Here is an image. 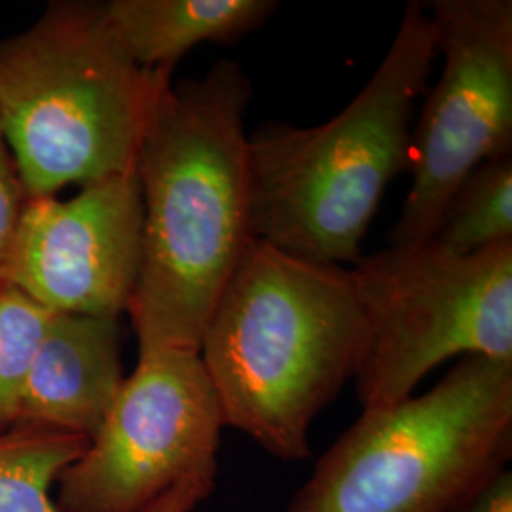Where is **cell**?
Returning a JSON list of instances; mask_svg holds the SVG:
<instances>
[{
	"instance_id": "6da1fadb",
	"label": "cell",
	"mask_w": 512,
	"mask_h": 512,
	"mask_svg": "<svg viewBox=\"0 0 512 512\" xmlns=\"http://www.w3.org/2000/svg\"><path fill=\"white\" fill-rule=\"evenodd\" d=\"M253 88L241 65L165 80L137 154L143 200L141 264L128 313L139 353L200 349L228 279L253 241L245 112Z\"/></svg>"
},
{
	"instance_id": "7a4b0ae2",
	"label": "cell",
	"mask_w": 512,
	"mask_h": 512,
	"mask_svg": "<svg viewBox=\"0 0 512 512\" xmlns=\"http://www.w3.org/2000/svg\"><path fill=\"white\" fill-rule=\"evenodd\" d=\"M365 317L349 268L253 239L200 342L224 427L285 461L311 454L317 414L353 380Z\"/></svg>"
},
{
	"instance_id": "3957f363",
	"label": "cell",
	"mask_w": 512,
	"mask_h": 512,
	"mask_svg": "<svg viewBox=\"0 0 512 512\" xmlns=\"http://www.w3.org/2000/svg\"><path fill=\"white\" fill-rule=\"evenodd\" d=\"M437 55L433 19L408 2L346 109L315 128H256L247 137L253 238L317 264H355L387 186L410 167L414 107Z\"/></svg>"
},
{
	"instance_id": "277c9868",
	"label": "cell",
	"mask_w": 512,
	"mask_h": 512,
	"mask_svg": "<svg viewBox=\"0 0 512 512\" xmlns=\"http://www.w3.org/2000/svg\"><path fill=\"white\" fill-rule=\"evenodd\" d=\"M169 78L129 57L103 4L57 2L2 40L0 128L27 200L133 171L152 101Z\"/></svg>"
},
{
	"instance_id": "5b68a950",
	"label": "cell",
	"mask_w": 512,
	"mask_h": 512,
	"mask_svg": "<svg viewBox=\"0 0 512 512\" xmlns=\"http://www.w3.org/2000/svg\"><path fill=\"white\" fill-rule=\"evenodd\" d=\"M512 456V361L463 357L403 403L365 408L287 512H465Z\"/></svg>"
},
{
	"instance_id": "8992f818",
	"label": "cell",
	"mask_w": 512,
	"mask_h": 512,
	"mask_svg": "<svg viewBox=\"0 0 512 512\" xmlns=\"http://www.w3.org/2000/svg\"><path fill=\"white\" fill-rule=\"evenodd\" d=\"M349 272L365 317L363 408L403 403L452 357L512 361V241L469 256L433 239L391 245Z\"/></svg>"
},
{
	"instance_id": "52a82bcc",
	"label": "cell",
	"mask_w": 512,
	"mask_h": 512,
	"mask_svg": "<svg viewBox=\"0 0 512 512\" xmlns=\"http://www.w3.org/2000/svg\"><path fill=\"white\" fill-rule=\"evenodd\" d=\"M224 427L200 351L139 353L86 452L57 478L61 512H145L188 478H215Z\"/></svg>"
},
{
	"instance_id": "ba28073f",
	"label": "cell",
	"mask_w": 512,
	"mask_h": 512,
	"mask_svg": "<svg viewBox=\"0 0 512 512\" xmlns=\"http://www.w3.org/2000/svg\"><path fill=\"white\" fill-rule=\"evenodd\" d=\"M439 82L410 137V173L391 245L431 239L478 165L512 152L511 0H435Z\"/></svg>"
},
{
	"instance_id": "9c48e42d",
	"label": "cell",
	"mask_w": 512,
	"mask_h": 512,
	"mask_svg": "<svg viewBox=\"0 0 512 512\" xmlns=\"http://www.w3.org/2000/svg\"><path fill=\"white\" fill-rule=\"evenodd\" d=\"M137 171L86 184L69 200L29 198L0 283L52 313L120 317L141 264Z\"/></svg>"
},
{
	"instance_id": "30bf717a",
	"label": "cell",
	"mask_w": 512,
	"mask_h": 512,
	"mask_svg": "<svg viewBox=\"0 0 512 512\" xmlns=\"http://www.w3.org/2000/svg\"><path fill=\"white\" fill-rule=\"evenodd\" d=\"M124 378L118 317L54 313L27 378L18 425L92 440Z\"/></svg>"
},
{
	"instance_id": "8fae6325",
	"label": "cell",
	"mask_w": 512,
	"mask_h": 512,
	"mask_svg": "<svg viewBox=\"0 0 512 512\" xmlns=\"http://www.w3.org/2000/svg\"><path fill=\"white\" fill-rule=\"evenodd\" d=\"M275 0H112L103 14L129 57L147 71L171 73L192 48L230 44L256 31Z\"/></svg>"
},
{
	"instance_id": "7c38bea8",
	"label": "cell",
	"mask_w": 512,
	"mask_h": 512,
	"mask_svg": "<svg viewBox=\"0 0 512 512\" xmlns=\"http://www.w3.org/2000/svg\"><path fill=\"white\" fill-rule=\"evenodd\" d=\"M88 444L84 437L33 425L0 431V512H61L52 486Z\"/></svg>"
},
{
	"instance_id": "4fadbf2b",
	"label": "cell",
	"mask_w": 512,
	"mask_h": 512,
	"mask_svg": "<svg viewBox=\"0 0 512 512\" xmlns=\"http://www.w3.org/2000/svg\"><path fill=\"white\" fill-rule=\"evenodd\" d=\"M431 239L459 256L512 241V156L478 165L459 184Z\"/></svg>"
},
{
	"instance_id": "5bb4252c",
	"label": "cell",
	"mask_w": 512,
	"mask_h": 512,
	"mask_svg": "<svg viewBox=\"0 0 512 512\" xmlns=\"http://www.w3.org/2000/svg\"><path fill=\"white\" fill-rule=\"evenodd\" d=\"M52 311L0 283V431L16 427L23 391Z\"/></svg>"
},
{
	"instance_id": "9a60e30c",
	"label": "cell",
	"mask_w": 512,
	"mask_h": 512,
	"mask_svg": "<svg viewBox=\"0 0 512 512\" xmlns=\"http://www.w3.org/2000/svg\"><path fill=\"white\" fill-rule=\"evenodd\" d=\"M27 196L19 179L18 167L0 128V270L16 234Z\"/></svg>"
},
{
	"instance_id": "2e32d148",
	"label": "cell",
	"mask_w": 512,
	"mask_h": 512,
	"mask_svg": "<svg viewBox=\"0 0 512 512\" xmlns=\"http://www.w3.org/2000/svg\"><path fill=\"white\" fill-rule=\"evenodd\" d=\"M215 490V478H188L162 495L145 512H192Z\"/></svg>"
},
{
	"instance_id": "e0dca14e",
	"label": "cell",
	"mask_w": 512,
	"mask_h": 512,
	"mask_svg": "<svg viewBox=\"0 0 512 512\" xmlns=\"http://www.w3.org/2000/svg\"><path fill=\"white\" fill-rule=\"evenodd\" d=\"M465 512H512V475L507 469L476 497Z\"/></svg>"
}]
</instances>
